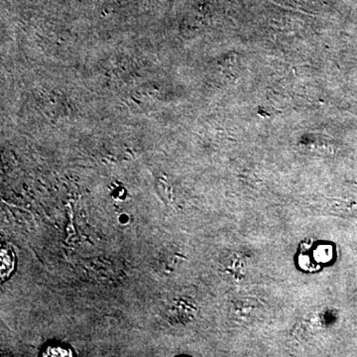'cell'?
I'll return each mask as SVG.
<instances>
[{"instance_id": "1", "label": "cell", "mask_w": 357, "mask_h": 357, "mask_svg": "<svg viewBox=\"0 0 357 357\" xmlns=\"http://www.w3.org/2000/svg\"><path fill=\"white\" fill-rule=\"evenodd\" d=\"M13 270V255L10 252L4 251H1V275H9V273Z\"/></svg>"}, {"instance_id": "2", "label": "cell", "mask_w": 357, "mask_h": 357, "mask_svg": "<svg viewBox=\"0 0 357 357\" xmlns=\"http://www.w3.org/2000/svg\"><path fill=\"white\" fill-rule=\"evenodd\" d=\"M46 352H48L49 354H47L46 356H55L56 352H60L61 356H71V354H69V351H68V349H63V347H60V349H57V351H56V347H51Z\"/></svg>"}]
</instances>
